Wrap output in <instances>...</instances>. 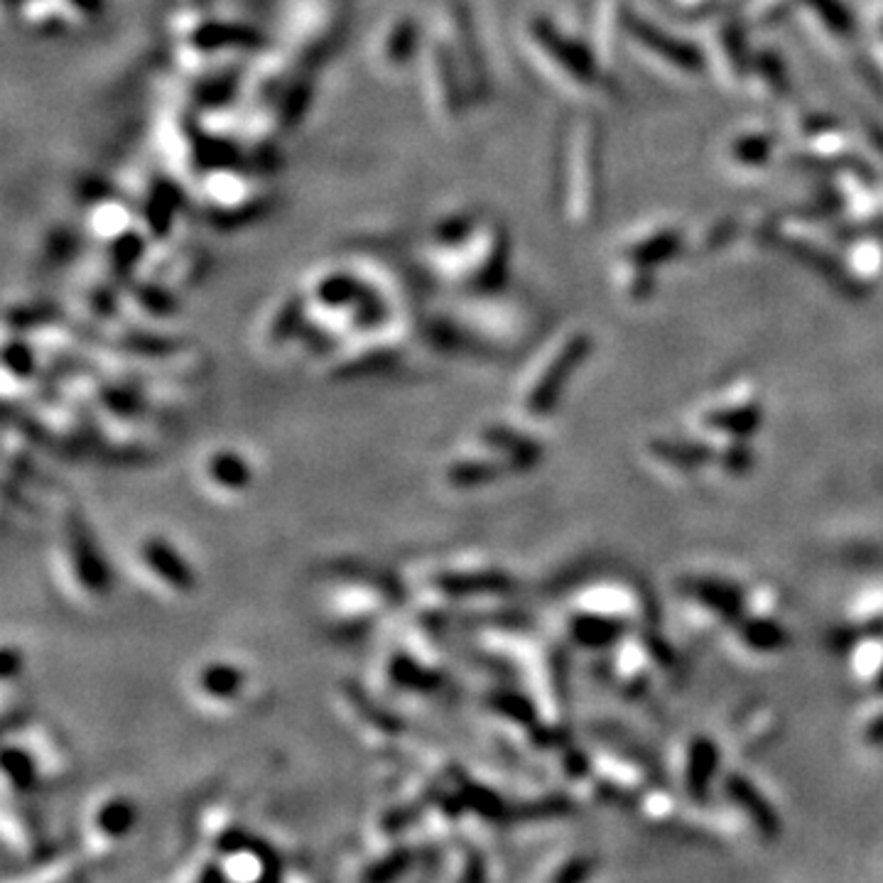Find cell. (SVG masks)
<instances>
[{"instance_id": "cell-1", "label": "cell", "mask_w": 883, "mask_h": 883, "mask_svg": "<svg viewBox=\"0 0 883 883\" xmlns=\"http://www.w3.org/2000/svg\"><path fill=\"white\" fill-rule=\"evenodd\" d=\"M425 254L429 268L449 286L487 292L506 276L508 236L496 221L451 214L429 231Z\"/></svg>"}, {"instance_id": "cell-2", "label": "cell", "mask_w": 883, "mask_h": 883, "mask_svg": "<svg viewBox=\"0 0 883 883\" xmlns=\"http://www.w3.org/2000/svg\"><path fill=\"white\" fill-rule=\"evenodd\" d=\"M521 42L533 65L560 91L572 97H599V93L612 91L606 67L596 49H589L582 42L565 35L552 20L543 15L525 20Z\"/></svg>"}, {"instance_id": "cell-3", "label": "cell", "mask_w": 883, "mask_h": 883, "mask_svg": "<svg viewBox=\"0 0 883 883\" xmlns=\"http://www.w3.org/2000/svg\"><path fill=\"white\" fill-rule=\"evenodd\" d=\"M602 128L592 119L574 121L565 147V214L577 226L592 224L602 206Z\"/></svg>"}, {"instance_id": "cell-4", "label": "cell", "mask_w": 883, "mask_h": 883, "mask_svg": "<svg viewBox=\"0 0 883 883\" xmlns=\"http://www.w3.org/2000/svg\"><path fill=\"white\" fill-rule=\"evenodd\" d=\"M624 42L646 65L662 74H670V77L695 79L707 69L702 52L695 45H688V42L666 33L650 20L630 13V10L624 23Z\"/></svg>"}, {"instance_id": "cell-5", "label": "cell", "mask_w": 883, "mask_h": 883, "mask_svg": "<svg viewBox=\"0 0 883 883\" xmlns=\"http://www.w3.org/2000/svg\"><path fill=\"white\" fill-rule=\"evenodd\" d=\"M420 74H423V91L433 119L445 125L457 123L467 109L469 97L455 59H451L449 49L437 33H433V37H425L423 42Z\"/></svg>"}, {"instance_id": "cell-6", "label": "cell", "mask_w": 883, "mask_h": 883, "mask_svg": "<svg viewBox=\"0 0 883 883\" xmlns=\"http://www.w3.org/2000/svg\"><path fill=\"white\" fill-rule=\"evenodd\" d=\"M435 33L445 42L451 59L465 81L469 101H483L489 97V74L483 65L481 47L474 35V25L461 3H445L437 13Z\"/></svg>"}, {"instance_id": "cell-7", "label": "cell", "mask_w": 883, "mask_h": 883, "mask_svg": "<svg viewBox=\"0 0 883 883\" xmlns=\"http://www.w3.org/2000/svg\"><path fill=\"white\" fill-rule=\"evenodd\" d=\"M704 47L700 49L704 57V65L712 69L727 89H741L746 87V77H749L753 52L749 49V40H746V27L736 18L712 15L707 25L702 27Z\"/></svg>"}, {"instance_id": "cell-8", "label": "cell", "mask_w": 883, "mask_h": 883, "mask_svg": "<svg viewBox=\"0 0 883 883\" xmlns=\"http://www.w3.org/2000/svg\"><path fill=\"white\" fill-rule=\"evenodd\" d=\"M589 351H592V339L582 332L567 336V339L557 346L552 351V359L543 366L540 376L535 378L528 401H525L533 415L552 413V407L560 401V395L565 391V383L570 381L572 373L589 356Z\"/></svg>"}, {"instance_id": "cell-9", "label": "cell", "mask_w": 883, "mask_h": 883, "mask_svg": "<svg viewBox=\"0 0 883 883\" xmlns=\"http://www.w3.org/2000/svg\"><path fill=\"white\" fill-rule=\"evenodd\" d=\"M803 25L827 49H847L857 37V25L849 10L839 0H805L797 8Z\"/></svg>"}, {"instance_id": "cell-10", "label": "cell", "mask_w": 883, "mask_h": 883, "mask_svg": "<svg viewBox=\"0 0 883 883\" xmlns=\"http://www.w3.org/2000/svg\"><path fill=\"white\" fill-rule=\"evenodd\" d=\"M423 42L425 35L420 33V27L413 18L407 15L391 18L381 27V33H378L373 57L383 71L401 74L420 57Z\"/></svg>"}, {"instance_id": "cell-11", "label": "cell", "mask_w": 883, "mask_h": 883, "mask_svg": "<svg viewBox=\"0 0 883 883\" xmlns=\"http://www.w3.org/2000/svg\"><path fill=\"white\" fill-rule=\"evenodd\" d=\"M682 244H685V238H682L680 228L658 226V228L646 231V234H638L630 241H626V244L618 248L616 260L634 262V266L648 268V270H658V266H662V262H668L680 254Z\"/></svg>"}, {"instance_id": "cell-12", "label": "cell", "mask_w": 883, "mask_h": 883, "mask_svg": "<svg viewBox=\"0 0 883 883\" xmlns=\"http://www.w3.org/2000/svg\"><path fill=\"white\" fill-rule=\"evenodd\" d=\"M746 89L753 99L763 103L783 101L791 91V81H787V67L785 62L773 55V52H753L749 77H746Z\"/></svg>"}, {"instance_id": "cell-13", "label": "cell", "mask_w": 883, "mask_h": 883, "mask_svg": "<svg viewBox=\"0 0 883 883\" xmlns=\"http://www.w3.org/2000/svg\"><path fill=\"white\" fill-rule=\"evenodd\" d=\"M778 147V138L765 131H749L734 135L731 143L724 150L727 163L736 172H759L769 167Z\"/></svg>"}, {"instance_id": "cell-14", "label": "cell", "mask_w": 883, "mask_h": 883, "mask_svg": "<svg viewBox=\"0 0 883 883\" xmlns=\"http://www.w3.org/2000/svg\"><path fill=\"white\" fill-rule=\"evenodd\" d=\"M727 791L734 797V803L739 805L746 815L751 817V823L759 827V832L763 837H775L781 832V819H778L775 809L771 803L761 795L759 787H756L749 778L744 775H731L727 781Z\"/></svg>"}, {"instance_id": "cell-15", "label": "cell", "mask_w": 883, "mask_h": 883, "mask_svg": "<svg viewBox=\"0 0 883 883\" xmlns=\"http://www.w3.org/2000/svg\"><path fill=\"white\" fill-rule=\"evenodd\" d=\"M717 765H719V753L712 739H704V736H700V739L692 741L690 753H688L685 785H688V793L695 797V801H704V797H707L712 778H714V773H717Z\"/></svg>"}, {"instance_id": "cell-16", "label": "cell", "mask_w": 883, "mask_h": 883, "mask_svg": "<svg viewBox=\"0 0 883 883\" xmlns=\"http://www.w3.org/2000/svg\"><path fill=\"white\" fill-rule=\"evenodd\" d=\"M845 268L854 280L874 282L883 280V234L871 231L867 236H859L849 246Z\"/></svg>"}, {"instance_id": "cell-17", "label": "cell", "mask_w": 883, "mask_h": 883, "mask_svg": "<svg viewBox=\"0 0 883 883\" xmlns=\"http://www.w3.org/2000/svg\"><path fill=\"white\" fill-rule=\"evenodd\" d=\"M143 557H145L147 567H150L155 574H160L167 584H172L177 589L192 586V572H189V567L185 565L182 557L177 555L165 540L153 538L150 543H145Z\"/></svg>"}, {"instance_id": "cell-18", "label": "cell", "mask_w": 883, "mask_h": 883, "mask_svg": "<svg viewBox=\"0 0 883 883\" xmlns=\"http://www.w3.org/2000/svg\"><path fill=\"white\" fill-rule=\"evenodd\" d=\"M712 429H719V433H729L734 437H749L751 433L761 427L763 413L761 405L756 403H741L731 407H719L712 410V413L704 417Z\"/></svg>"}, {"instance_id": "cell-19", "label": "cell", "mask_w": 883, "mask_h": 883, "mask_svg": "<svg viewBox=\"0 0 883 883\" xmlns=\"http://www.w3.org/2000/svg\"><path fill=\"white\" fill-rule=\"evenodd\" d=\"M199 690L214 702H231L244 690V672L234 666H226V662L204 666V670L199 672Z\"/></svg>"}, {"instance_id": "cell-20", "label": "cell", "mask_w": 883, "mask_h": 883, "mask_svg": "<svg viewBox=\"0 0 883 883\" xmlns=\"http://www.w3.org/2000/svg\"><path fill=\"white\" fill-rule=\"evenodd\" d=\"M688 592L707 604L712 612H719L724 618H736L741 614V594L734 586L714 580H690Z\"/></svg>"}, {"instance_id": "cell-21", "label": "cell", "mask_w": 883, "mask_h": 883, "mask_svg": "<svg viewBox=\"0 0 883 883\" xmlns=\"http://www.w3.org/2000/svg\"><path fill=\"white\" fill-rule=\"evenodd\" d=\"M206 477L219 489H244L250 481V469L234 451L221 449L206 461Z\"/></svg>"}, {"instance_id": "cell-22", "label": "cell", "mask_w": 883, "mask_h": 883, "mask_svg": "<svg viewBox=\"0 0 883 883\" xmlns=\"http://www.w3.org/2000/svg\"><path fill=\"white\" fill-rule=\"evenodd\" d=\"M135 809L133 805L125 801V797H113L109 803H101L97 809V817H93V827L99 829L103 837L115 839L123 837L133 827Z\"/></svg>"}, {"instance_id": "cell-23", "label": "cell", "mask_w": 883, "mask_h": 883, "mask_svg": "<svg viewBox=\"0 0 883 883\" xmlns=\"http://www.w3.org/2000/svg\"><path fill=\"white\" fill-rule=\"evenodd\" d=\"M653 455L670 461V465H675V467H700L712 457V449L700 445V442L656 439Z\"/></svg>"}, {"instance_id": "cell-24", "label": "cell", "mask_w": 883, "mask_h": 883, "mask_svg": "<svg viewBox=\"0 0 883 883\" xmlns=\"http://www.w3.org/2000/svg\"><path fill=\"white\" fill-rule=\"evenodd\" d=\"M572 634L577 640H580V644H584L589 648H599V646L614 644L618 634H622V624L612 622V618H602V616H582V618H574Z\"/></svg>"}, {"instance_id": "cell-25", "label": "cell", "mask_w": 883, "mask_h": 883, "mask_svg": "<svg viewBox=\"0 0 883 883\" xmlns=\"http://www.w3.org/2000/svg\"><path fill=\"white\" fill-rule=\"evenodd\" d=\"M744 644L756 650H778L787 644V634L771 618H751L741 626Z\"/></svg>"}, {"instance_id": "cell-26", "label": "cell", "mask_w": 883, "mask_h": 883, "mask_svg": "<svg viewBox=\"0 0 883 883\" xmlns=\"http://www.w3.org/2000/svg\"><path fill=\"white\" fill-rule=\"evenodd\" d=\"M805 0H749V20L756 25H771L791 13H797Z\"/></svg>"}, {"instance_id": "cell-27", "label": "cell", "mask_w": 883, "mask_h": 883, "mask_svg": "<svg viewBox=\"0 0 883 883\" xmlns=\"http://www.w3.org/2000/svg\"><path fill=\"white\" fill-rule=\"evenodd\" d=\"M55 5L65 23H83L99 15L101 0H55Z\"/></svg>"}, {"instance_id": "cell-28", "label": "cell", "mask_w": 883, "mask_h": 883, "mask_svg": "<svg viewBox=\"0 0 883 883\" xmlns=\"http://www.w3.org/2000/svg\"><path fill=\"white\" fill-rule=\"evenodd\" d=\"M722 461H724V467L731 471V474H746V471H749L753 465V455H751V449L746 447V442L736 439V442H731V447L727 449V455L722 457Z\"/></svg>"}, {"instance_id": "cell-29", "label": "cell", "mask_w": 883, "mask_h": 883, "mask_svg": "<svg viewBox=\"0 0 883 883\" xmlns=\"http://www.w3.org/2000/svg\"><path fill=\"white\" fill-rule=\"evenodd\" d=\"M682 13L688 15H719L724 8H729L736 0H672Z\"/></svg>"}, {"instance_id": "cell-30", "label": "cell", "mask_w": 883, "mask_h": 883, "mask_svg": "<svg viewBox=\"0 0 883 883\" xmlns=\"http://www.w3.org/2000/svg\"><path fill=\"white\" fill-rule=\"evenodd\" d=\"M589 871H592V861H572V864L565 867V871H560L555 879L557 881H580L589 874Z\"/></svg>"}, {"instance_id": "cell-31", "label": "cell", "mask_w": 883, "mask_h": 883, "mask_svg": "<svg viewBox=\"0 0 883 883\" xmlns=\"http://www.w3.org/2000/svg\"><path fill=\"white\" fill-rule=\"evenodd\" d=\"M871 59L876 62L879 71L883 74V23H876V27L871 30V42H869Z\"/></svg>"}, {"instance_id": "cell-32", "label": "cell", "mask_w": 883, "mask_h": 883, "mask_svg": "<svg viewBox=\"0 0 883 883\" xmlns=\"http://www.w3.org/2000/svg\"><path fill=\"white\" fill-rule=\"evenodd\" d=\"M867 739L874 741V744L883 741V714H881L879 719L871 722V727H869V731H867Z\"/></svg>"}, {"instance_id": "cell-33", "label": "cell", "mask_w": 883, "mask_h": 883, "mask_svg": "<svg viewBox=\"0 0 883 883\" xmlns=\"http://www.w3.org/2000/svg\"><path fill=\"white\" fill-rule=\"evenodd\" d=\"M879 690L883 692V670H881V678H879Z\"/></svg>"}]
</instances>
